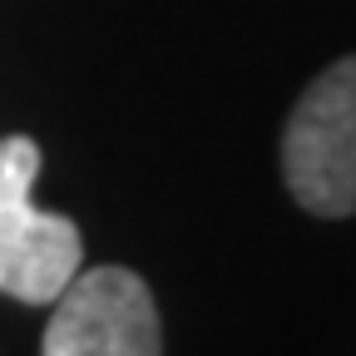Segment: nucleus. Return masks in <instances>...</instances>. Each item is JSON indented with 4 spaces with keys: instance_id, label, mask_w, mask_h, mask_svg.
Segmentation results:
<instances>
[{
    "instance_id": "nucleus-2",
    "label": "nucleus",
    "mask_w": 356,
    "mask_h": 356,
    "mask_svg": "<svg viewBox=\"0 0 356 356\" xmlns=\"http://www.w3.org/2000/svg\"><path fill=\"white\" fill-rule=\"evenodd\" d=\"M282 178L307 213H356V55L327 65L287 114Z\"/></svg>"
},
{
    "instance_id": "nucleus-1",
    "label": "nucleus",
    "mask_w": 356,
    "mask_h": 356,
    "mask_svg": "<svg viewBox=\"0 0 356 356\" xmlns=\"http://www.w3.org/2000/svg\"><path fill=\"white\" fill-rule=\"evenodd\" d=\"M40 144L25 134L0 139V292L50 307L84 267V238L74 218L35 208Z\"/></svg>"
},
{
    "instance_id": "nucleus-3",
    "label": "nucleus",
    "mask_w": 356,
    "mask_h": 356,
    "mask_svg": "<svg viewBox=\"0 0 356 356\" xmlns=\"http://www.w3.org/2000/svg\"><path fill=\"white\" fill-rule=\"evenodd\" d=\"M50 307L44 356H163L159 302L134 267H79Z\"/></svg>"
}]
</instances>
